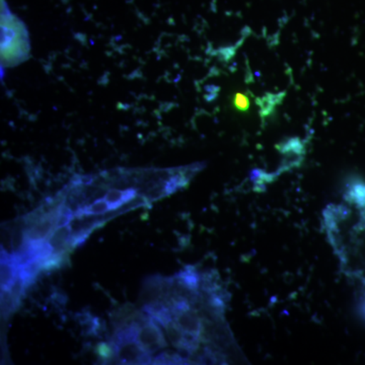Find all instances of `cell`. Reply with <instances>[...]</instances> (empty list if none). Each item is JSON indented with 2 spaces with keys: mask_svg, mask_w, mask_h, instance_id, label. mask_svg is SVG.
<instances>
[{
  "mask_svg": "<svg viewBox=\"0 0 365 365\" xmlns=\"http://www.w3.org/2000/svg\"><path fill=\"white\" fill-rule=\"evenodd\" d=\"M110 211H111V207H110L109 203L104 198H100L98 200L93 201V203L78 209L74 213V216L101 215L110 212Z\"/></svg>",
  "mask_w": 365,
  "mask_h": 365,
  "instance_id": "obj_11",
  "label": "cell"
},
{
  "mask_svg": "<svg viewBox=\"0 0 365 365\" xmlns=\"http://www.w3.org/2000/svg\"><path fill=\"white\" fill-rule=\"evenodd\" d=\"M345 200L357 207L365 208V182L355 181L349 185L345 194Z\"/></svg>",
  "mask_w": 365,
  "mask_h": 365,
  "instance_id": "obj_10",
  "label": "cell"
},
{
  "mask_svg": "<svg viewBox=\"0 0 365 365\" xmlns=\"http://www.w3.org/2000/svg\"><path fill=\"white\" fill-rule=\"evenodd\" d=\"M234 106L235 109L239 110V111H247L250 107V101L248 97L242 95V93H237L234 98Z\"/></svg>",
  "mask_w": 365,
  "mask_h": 365,
  "instance_id": "obj_14",
  "label": "cell"
},
{
  "mask_svg": "<svg viewBox=\"0 0 365 365\" xmlns=\"http://www.w3.org/2000/svg\"><path fill=\"white\" fill-rule=\"evenodd\" d=\"M278 150L284 155V160L281 163V168L277 170V175L297 167L302 162L304 155V143L299 138H292L287 143H281Z\"/></svg>",
  "mask_w": 365,
  "mask_h": 365,
  "instance_id": "obj_4",
  "label": "cell"
},
{
  "mask_svg": "<svg viewBox=\"0 0 365 365\" xmlns=\"http://www.w3.org/2000/svg\"><path fill=\"white\" fill-rule=\"evenodd\" d=\"M30 39L25 24L9 11L2 2L1 11V66H18L28 59Z\"/></svg>",
  "mask_w": 365,
  "mask_h": 365,
  "instance_id": "obj_1",
  "label": "cell"
},
{
  "mask_svg": "<svg viewBox=\"0 0 365 365\" xmlns=\"http://www.w3.org/2000/svg\"><path fill=\"white\" fill-rule=\"evenodd\" d=\"M71 235V225L66 227L55 228L54 232L48 237L54 254H66L67 250L71 248L69 245V239Z\"/></svg>",
  "mask_w": 365,
  "mask_h": 365,
  "instance_id": "obj_7",
  "label": "cell"
},
{
  "mask_svg": "<svg viewBox=\"0 0 365 365\" xmlns=\"http://www.w3.org/2000/svg\"><path fill=\"white\" fill-rule=\"evenodd\" d=\"M0 276H1V290L9 292L19 277V266L14 261L13 255L7 260L1 261Z\"/></svg>",
  "mask_w": 365,
  "mask_h": 365,
  "instance_id": "obj_8",
  "label": "cell"
},
{
  "mask_svg": "<svg viewBox=\"0 0 365 365\" xmlns=\"http://www.w3.org/2000/svg\"><path fill=\"white\" fill-rule=\"evenodd\" d=\"M96 354L100 357V359L104 360V361H109L114 359L115 355L114 346L112 343L101 342L98 343L97 347H96Z\"/></svg>",
  "mask_w": 365,
  "mask_h": 365,
  "instance_id": "obj_13",
  "label": "cell"
},
{
  "mask_svg": "<svg viewBox=\"0 0 365 365\" xmlns=\"http://www.w3.org/2000/svg\"><path fill=\"white\" fill-rule=\"evenodd\" d=\"M137 342L146 352L153 355L167 347L168 343L160 326L150 318V321L140 327L136 338Z\"/></svg>",
  "mask_w": 365,
  "mask_h": 365,
  "instance_id": "obj_3",
  "label": "cell"
},
{
  "mask_svg": "<svg viewBox=\"0 0 365 365\" xmlns=\"http://www.w3.org/2000/svg\"><path fill=\"white\" fill-rule=\"evenodd\" d=\"M102 178L105 182L103 175ZM105 184L107 185V182H105ZM139 188H141V187L134 186L128 187V188H116V187L108 186L107 192H106L105 196L103 198L109 203L111 211H114L123 206L124 204L128 203L132 199L135 198L139 194Z\"/></svg>",
  "mask_w": 365,
  "mask_h": 365,
  "instance_id": "obj_5",
  "label": "cell"
},
{
  "mask_svg": "<svg viewBox=\"0 0 365 365\" xmlns=\"http://www.w3.org/2000/svg\"><path fill=\"white\" fill-rule=\"evenodd\" d=\"M186 359H182L179 353L163 352L153 359V364H186Z\"/></svg>",
  "mask_w": 365,
  "mask_h": 365,
  "instance_id": "obj_12",
  "label": "cell"
},
{
  "mask_svg": "<svg viewBox=\"0 0 365 365\" xmlns=\"http://www.w3.org/2000/svg\"><path fill=\"white\" fill-rule=\"evenodd\" d=\"M115 355L122 364H150L153 359L136 339L111 341Z\"/></svg>",
  "mask_w": 365,
  "mask_h": 365,
  "instance_id": "obj_2",
  "label": "cell"
},
{
  "mask_svg": "<svg viewBox=\"0 0 365 365\" xmlns=\"http://www.w3.org/2000/svg\"><path fill=\"white\" fill-rule=\"evenodd\" d=\"M138 312L135 306L131 304H124V306L118 307V309L113 311L111 314H110V316H111L113 326L116 329L118 327L132 323L136 314H138Z\"/></svg>",
  "mask_w": 365,
  "mask_h": 365,
  "instance_id": "obj_9",
  "label": "cell"
},
{
  "mask_svg": "<svg viewBox=\"0 0 365 365\" xmlns=\"http://www.w3.org/2000/svg\"><path fill=\"white\" fill-rule=\"evenodd\" d=\"M163 278L162 276L155 275L143 281V288L139 295V302L143 306L148 302L163 299Z\"/></svg>",
  "mask_w": 365,
  "mask_h": 365,
  "instance_id": "obj_6",
  "label": "cell"
}]
</instances>
